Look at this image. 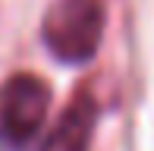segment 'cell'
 I'll list each match as a JSON object with an SVG mask.
<instances>
[{"label":"cell","mask_w":154,"mask_h":151,"mask_svg":"<svg viewBox=\"0 0 154 151\" xmlns=\"http://www.w3.org/2000/svg\"><path fill=\"white\" fill-rule=\"evenodd\" d=\"M104 25H107L104 0H57L44 13L41 38L57 60L79 66L97 54Z\"/></svg>","instance_id":"cell-1"},{"label":"cell","mask_w":154,"mask_h":151,"mask_svg":"<svg viewBox=\"0 0 154 151\" xmlns=\"http://www.w3.org/2000/svg\"><path fill=\"white\" fill-rule=\"evenodd\" d=\"M51 110V85L41 76L16 72L0 85V151H25Z\"/></svg>","instance_id":"cell-2"},{"label":"cell","mask_w":154,"mask_h":151,"mask_svg":"<svg viewBox=\"0 0 154 151\" xmlns=\"http://www.w3.org/2000/svg\"><path fill=\"white\" fill-rule=\"evenodd\" d=\"M97 101L88 91H79L66 107H63L57 126L51 129V135L44 139L41 151H88L91 132L97 126Z\"/></svg>","instance_id":"cell-3"}]
</instances>
